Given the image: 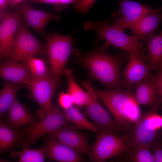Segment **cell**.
I'll return each instance as SVG.
<instances>
[{"label":"cell","mask_w":162,"mask_h":162,"mask_svg":"<svg viewBox=\"0 0 162 162\" xmlns=\"http://www.w3.org/2000/svg\"><path fill=\"white\" fill-rule=\"evenodd\" d=\"M105 44L103 47L78 56L76 61L88 69L90 79L96 80L109 89H123L120 70L125 53L109 54Z\"/></svg>","instance_id":"6da1fadb"},{"label":"cell","mask_w":162,"mask_h":162,"mask_svg":"<svg viewBox=\"0 0 162 162\" xmlns=\"http://www.w3.org/2000/svg\"><path fill=\"white\" fill-rule=\"evenodd\" d=\"M94 89L99 100L113 116L125 134L130 132L142 113L136 100L135 92L124 88L102 90L94 88Z\"/></svg>","instance_id":"7a4b0ae2"},{"label":"cell","mask_w":162,"mask_h":162,"mask_svg":"<svg viewBox=\"0 0 162 162\" xmlns=\"http://www.w3.org/2000/svg\"><path fill=\"white\" fill-rule=\"evenodd\" d=\"M84 28L88 31L95 30L97 34L95 40L98 43L101 40L106 41L110 45L121 49L129 54H144L145 50L142 48L141 39L134 36L128 35L123 32L113 28L105 21H96L92 20L86 21L83 24Z\"/></svg>","instance_id":"3957f363"},{"label":"cell","mask_w":162,"mask_h":162,"mask_svg":"<svg viewBox=\"0 0 162 162\" xmlns=\"http://www.w3.org/2000/svg\"><path fill=\"white\" fill-rule=\"evenodd\" d=\"M46 40L51 78L57 86L60 84L65 67L73 52L72 35H62L54 32L47 34Z\"/></svg>","instance_id":"277c9868"},{"label":"cell","mask_w":162,"mask_h":162,"mask_svg":"<svg viewBox=\"0 0 162 162\" xmlns=\"http://www.w3.org/2000/svg\"><path fill=\"white\" fill-rule=\"evenodd\" d=\"M158 108L151 106L147 112L142 113L140 118L129 133L124 135L130 149L142 144H150L160 138L162 128V116Z\"/></svg>","instance_id":"5b68a950"},{"label":"cell","mask_w":162,"mask_h":162,"mask_svg":"<svg viewBox=\"0 0 162 162\" xmlns=\"http://www.w3.org/2000/svg\"><path fill=\"white\" fill-rule=\"evenodd\" d=\"M97 134L96 141L90 146L91 161L106 162L120 156L124 159L130 149L124 135H118L108 131H101Z\"/></svg>","instance_id":"8992f818"},{"label":"cell","mask_w":162,"mask_h":162,"mask_svg":"<svg viewBox=\"0 0 162 162\" xmlns=\"http://www.w3.org/2000/svg\"><path fill=\"white\" fill-rule=\"evenodd\" d=\"M80 81L88 96V101L84 113L85 115L98 128L100 132L108 131L118 135H124L125 133L122 128L100 104L92 87L91 80Z\"/></svg>","instance_id":"52a82bcc"},{"label":"cell","mask_w":162,"mask_h":162,"mask_svg":"<svg viewBox=\"0 0 162 162\" xmlns=\"http://www.w3.org/2000/svg\"><path fill=\"white\" fill-rule=\"evenodd\" d=\"M42 43L22 24H20L8 51L6 57L18 62H25L37 55H44L46 52Z\"/></svg>","instance_id":"ba28073f"},{"label":"cell","mask_w":162,"mask_h":162,"mask_svg":"<svg viewBox=\"0 0 162 162\" xmlns=\"http://www.w3.org/2000/svg\"><path fill=\"white\" fill-rule=\"evenodd\" d=\"M68 121L63 110L57 105H54L40 121L29 125L23 130L25 135L20 146L28 147L44 135L67 126Z\"/></svg>","instance_id":"9c48e42d"},{"label":"cell","mask_w":162,"mask_h":162,"mask_svg":"<svg viewBox=\"0 0 162 162\" xmlns=\"http://www.w3.org/2000/svg\"><path fill=\"white\" fill-rule=\"evenodd\" d=\"M120 8L112 14L111 26L123 32L130 28L141 18L152 11L149 4H144L130 0H120Z\"/></svg>","instance_id":"30bf717a"},{"label":"cell","mask_w":162,"mask_h":162,"mask_svg":"<svg viewBox=\"0 0 162 162\" xmlns=\"http://www.w3.org/2000/svg\"><path fill=\"white\" fill-rule=\"evenodd\" d=\"M30 97L39 105L36 114L40 120L52 109V98L57 86L51 77L38 79L32 78L27 85Z\"/></svg>","instance_id":"8fae6325"},{"label":"cell","mask_w":162,"mask_h":162,"mask_svg":"<svg viewBox=\"0 0 162 162\" xmlns=\"http://www.w3.org/2000/svg\"><path fill=\"white\" fill-rule=\"evenodd\" d=\"M144 54H129L128 63L121 72L123 84L129 90L144 80L149 77L151 73L147 63L144 60Z\"/></svg>","instance_id":"7c38bea8"},{"label":"cell","mask_w":162,"mask_h":162,"mask_svg":"<svg viewBox=\"0 0 162 162\" xmlns=\"http://www.w3.org/2000/svg\"><path fill=\"white\" fill-rule=\"evenodd\" d=\"M21 13L18 10L5 11L0 22V57L4 58L20 24Z\"/></svg>","instance_id":"4fadbf2b"},{"label":"cell","mask_w":162,"mask_h":162,"mask_svg":"<svg viewBox=\"0 0 162 162\" xmlns=\"http://www.w3.org/2000/svg\"><path fill=\"white\" fill-rule=\"evenodd\" d=\"M48 134L50 138L61 142L89 157L90 146L87 134L65 126Z\"/></svg>","instance_id":"5bb4252c"},{"label":"cell","mask_w":162,"mask_h":162,"mask_svg":"<svg viewBox=\"0 0 162 162\" xmlns=\"http://www.w3.org/2000/svg\"><path fill=\"white\" fill-rule=\"evenodd\" d=\"M46 141V158L50 160L61 162H79L86 161L81 153L70 146L50 137Z\"/></svg>","instance_id":"9a60e30c"},{"label":"cell","mask_w":162,"mask_h":162,"mask_svg":"<svg viewBox=\"0 0 162 162\" xmlns=\"http://www.w3.org/2000/svg\"><path fill=\"white\" fill-rule=\"evenodd\" d=\"M17 7L18 10L23 15L26 24L41 34L44 33L50 21H57L60 17L58 14L32 8L27 0H24Z\"/></svg>","instance_id":"2e32d148"},{"label":"cell","mask_w":162,"mask_h":162,"mask_svg":"<svg viewBox=\"0 0 162 162\" xmlns=\"http://www.w3.org/2000/svg\"><path fill=\"white\" fill-rule=\"evenodd\" d=\"M0 78L12 82L27 85L32 76L25 62L19 63L9 60L0 64Z\"/></svg>","instance_id":"e0dca14e"},{"label":"cell","mask_w":162,"mask_h":162,"mask_svg":"<svg viewBox=\"0 0 162 162\" xmlns=\"http://www.w3.org/2000/svg\"><path fill=\"white\" fill-rule=\"evenodd\" d=\"M161 8L154 9L136 22L130 28L133 36L142 40L155 34L162 19Z\"/></svg>","instance_id":"ac0fdd59"},{"label":"cell","mask_w":162,"mask_h":162,"mask_svg":"<svg viewBox=\"0 0 162 162\" xmlns=\"http://www.w3.org/2000/svg\"><path fill=\"white\" fill-rule=\"evenodd\" d=\"M152 74L148 78L137 84L135 92L136 100L139 105L152 106L156 99H162Z\"/></svg>","instance_id":"d6986e66"},{"label":"cell","mask_w":162,"mask_h":162,"mask_svg":"<svg viewBox=\"0 0 162 162\" xmlns=\"http://www.w3.org/2000/svg\"><path fill=\"white\" fill-rule=\"evenodd\" d=\"M8 124L10 127L17 129L32 125L38 121L25 106L17 100L8 111Z\"/></svg>","instance_id":"ffe728a7"},{"label":"cell","mask_w":162,"mask_h":162,"mask_svg":"<svg viewBox=\"0 0 162 162\" xmlns=\"http://www.w3.org/2000/svg\"><path fill=\"white\" fill-rule=\"evenodd\" d=\"M25 135L23 131L10 127L0 119V154L10 151L20 144Z\"/></svg>","instance_id":"44dd1931"},{"label":"cell","mask_w":162,"mask_h":162,"mask_svg":"<svg viewBox=\"0 0 162 162\" xmlns=\"http://www.w3.org/2000/svg\"><path fill=\"white\" fill-rule=\"evenodd\" d=\"M147 47L148 53L147 63L151 72L162 66V33L142 39Z\"/></svg>","instance_id":"7402d4cb"},{"label":"cell","mask_w":162,"mask_h":162,"mask_svg":"<svg viewBox=\"0 0 162 162\" xmlns=\"http://www.w3.org/2000/svg\"><path fill=\"white\" fill-rule=\"evenodd\" d=\"M64 74L68 80V92L72 97L74 105L80 107L86 106L88 100L86 92L84 91L76 82L71 69L65 68Z\"/></svg>","instance_id":"603a6c76"},{"label":"cell","mask_w":162,"mask_h":162,"mask_svg":"<svg viewBox=\"0 0 162 162\" xmlns=\"http://www.w3.org/2000/svg\"><path fill=\"white\" fill-rule=\"evenodd\" d=\"M20 88L19 83L6 81L0 92V119L17 100V94Z\"/></svg>","instance_id":"cb8c5ba5"},{"label":"cell","mask_w":162,"mask_h":162,"mask_svg":"<svg viewBox=\"0 0 162 162\" xmlns=\"http://www.w3.org/2000/svg\"><path fill=\"white\" fill-rule=\"evenodd\" d=\"M63 111L68 120L73 124L77 129L89 130L97 134L100 132L98 128L88 120L74 105L63 110Z\"/></svg>","instance_id":"d4e9b609"},{"label":"cell","mask_w":162,"mask_h":162,"mask_svg":"<svg viewBox=\"0 0 162 162\" xmlns=\"http://www.w3.org/2000/svg\"><path fill=\"white\" fill-rule=\"evenodd\" d=\"M21 151H13L11 154L13 157H18L20 162H42L46 158V145L38 149L29 148L28 147H22Z\"/></svg>","instance_id":"484cf974"},{"label":"cell","mask_w":162,"mask_h":162,"mask_svg":"<svg viewBox=\"0 0 162 162\" xmlns=\"http://www.w3.org/2000/svg\"><path fill=\"white\" fill-rule=\"evenodd\" d=\"M25 62L32 77L38 79L51 77L50 69L42 59L33 56L29 58Z\"/></svg>","instance_id":"4316f807"},{"label":"cell","mask_w":162,"mask_h":162,"mask_svg":"<svg viewBox=\"0 0 162 162\" xmlns=\"http://www.w3.org/2000/svg\"><path fill=\"white\" fill-rule=\"evenodd\" d=\"M150 144H142L130 149L125 159L131 162H155Z\"/></svg>","instance_id":"83f0119b"},{"label":"cell","mask_w":162,"mask_h":162,"mask_svg":"<svg viewBox=\"0 0 162 162\" xmlns=\"http://www.w3.org/2000/svg\"><path fill=\"white\" fill-rule=\"evenodd\" d=\"M150 148L153 151L155 162H162V146L160 138L150 144Z\"/></svg>","instance_id":"f1b7e54d"},{"label":"cell","mask_w":162,"mask_h":162,"mask_svg":"<svg viewBox=\"0 0 162 162\" xmlns=\"http://www.w3.org/2000/svg\"><path fill=\"white\" fill-rule=\"evenodd\" d=\"M58 102L63 110L69 108L74 105L72 97L68 92H62L59 93Z\"/></svg>","instance_id":"f546056e"},{"label":"cell","mask_w":162,"mask_h":162,"mask_svg":"<svg viewBox=\"0 0 162 162\" xmlns=\"http://www.w3.org/2000/svg\"><path fill=\"white\" fill-rule=\"evenodd\" d=\"M96 0H80L74 7L77 11L82 14H86L93 5Z\"/></svg>","instance_id":"4dcf8cb0"},{"label":"cell","mask_w":162,"mask_h":162,"mask_svg":"<svg viewBox=\"0 0 162 162\" xmlns=\"http://www.w3.org/2000/svg\"><path fill=\"white\" fill-rule=\"evenodd\" d=\"M32 3H45L53 4L57 5H60L59 0H28Z\"/></svg>","instance_id":"1f68e13d"},{"label":"cell","mask_w":162,"mask_h":162,"mask_svg":"<svg viewBox=\"0 0 162 162\" xmlns=\"http://www.w3.org/2000/svg\"><path fill=\"white\" fill-rule=\"evenodd\" d=\"M9 5L8 0H0V10L2 11H5Z\"/></svg>","instance_id":"d6a6232c"},{"label":"cell","mask_w":162,"mask_h":162,"mask_svg":"<svg viewBox=\"0 0 162 162\" xmlns=\"http://www.w3.org/2000/svg\"><path fill=\"white\" fill-rule=\"evenodd\" d=\"M24 0H8L9 5L12 8H14L18 6Z\"/></svg>","instance_id":"836d02e7"},{"label":"cell","mask_w":162,"mask_h":162,"mask_svg":"<svg viewBox=\"0 0 162 162\" xmlns=\"http://www.w3.org/2000/svg\"><path fill=\"white\" fill-rule=\"evenodd\" d=\"M77 0H59L60 5H67L71 4H75Z\"/></svg>","instance_id":"e575fe53"},{"label":"cell","mask_w":162,"mask_h":162,"mask_svg":"<svg viewBox=\"0 0 162 162\" xmlns=\"http://www.w3.org/2000/svg\"><path fill=\"white\" fill-rule=\"evenodd\" d=\"M5 11H2L0 10V22L3 17Z\"/></svg>","instance_id":"d590c367"},{"label":"cell","mask_w":162,"mask_h":162,"mask_svg":"<svg viewBox=\"0 0 162 162\" xmlns=\"http://www.w3.org/2000/svg\"><path fill=\"white\" fill-rule=\"evenodd\" d=\"M8 162V161L0 158V162Z\"/></svg>","instance_id":"8d00e7d4"},{"label":"cell","mask_w":162,"mask_h":162,"mask_svg":"<svg viewBox=\"0 0 162 162\" xmlns=\"http://www.w3.org/2000/svg\"><path fill=\"white\" fill-rule=\"evenodd\" d=\"M80 0H77L76 3H75V4L77 3L80 1Z\"/></svg>","instance_id":"74e56055"}]
</instances>
